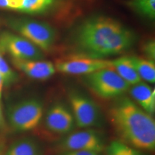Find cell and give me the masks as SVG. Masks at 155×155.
I'll return each mask as SVG.
<instances>
[{
  "mask_svg": "<svg viewBox=\"0 0 155 155\" xmlns=\"http://www.w3.org/2000/svg\"><path fill=\"white\" fill-rule=\"evenodd\" d=\"M106 155H143L138 150L123 142L112 141L106 150Z\"/></svg>",
  "mask_w": 155,
  "mask_h": 155,
  "instance_id": "ac0fdd59",
  "label": "cell"
},
{
  "mask_svg": "<svg viewBox=\"0 0 155 155\" xmlns=\"http://www.w3.org/2000/svg\"><path fill=\"white\" fill-rule=\"evenodd\" d=\"M128 7L136 14L145 18L154 19L155 0H128Z\"/></svg>",
  "mask_w": 155,
  "mask_h": 155,
  "instance_id": "e0dca14e",
  "label": "cell"
},
{
  "mask_svg": "<svg viewBox=\"0 0 155 155\" xmlns=\"http://www.w3.org/2000/svg\"><path fill=\"white\" fill-rule=\"evenodd\" d=\"M57 0H22L18 12L29 15H40L49 11Z\"/></svg>",
  "mask_w": 155,
  "mask_h": 155,
  "instance_id": "2e32d148",
  "label": "cell"
},
{
  "mask_svg": "<svg viewBox=\"0 0 155 155\" xmlns=\"http://www.w3.org/2000/svg\"><path fill=\"white\" fill-rule=\"evenodd\" d=\"M3 86H4V80L2 77L1 75H0V98H1V96H2V91Z\"/></svg>",
  "mask_w": 155,
  "mask_h": 155,
  "instance_id": "cb8c5ba5",
  "label": "cell"
},
{
  "mask_svg": "<svg viewBox=\"0 0 155 155\" xmlns=\"http://www.w3.org/2000/svg\"><path fill=\"white\" fill-rule=\"evenodd\" d=\"M0 51L16 60L40 61L44 58L42 50L23 37L8 31L0 33Z\"/></svg>",
  "mask_w": 155,
  "mask_h": 155,
  "instance_id": "8992f818",
  "label": "cell"
},
{
  "mask_svg": "<svg viewBox=\"0 0 155 155\" xmlns=\"http://www.w3.org/2000/svg\"><path fill=\"white\" fill-rule=\"evenodd\" d=\"M131 96L139 106L147 113L152 115L155 111V91L150 86L139 82L129 88Z\"/></svg>",
  "mask_w": 155,
  "mask_h": 155,
  "instance_id": "7c38bea8",
  "label": "cell"
},
{
  "mask_svg": "<svg viewBox=\"0 0 155 155\" xmlns=\"http://www.w3.org/2000/svg\"><path fill=\"white\" fill-rule=\"evenodd\" d=\"M131 63L141 79H143L150 83L155 82V63L151 60L139 57V56H129Z\"/></svg>",
  "mask_w": 155,
  "mask_h": 155,
  "instance_id": "5bb4252c",
  "label": "cell"
},
{
  "mask_svg": "<svg viewBox=\"0 0 155 155\" xmlns=\"http://www.w3.org/2000/svg\"><path fill=\"white\" fill-rule=\"evenodd\" d=\"M137 40L135 32L112 17L94 16L85 19L74 35L81 55L102 58L121 54Z\"/></svg>",
  "mask_w": 155,
  "mask_h": 155,
  "instance_id": "6da1fadb",
  "label": "cell"
},
{
  "mask_svg": "<svg viewBox=\"0 0 155 155\" xmlns=\"http://www.w3.org/2000/svg\"><path fill=\"white\" fill-rule=\"evenodd\" d=\"M84 81L95 94L106 99L121 96L130 88L112 68L86 75Z\"/></svg>",
  "mask_w": 155,
  "mask_h": 155,
  "instance_id": "277c9868",
  "label": "cell"
},
{
  "mask_svg": "<svg viewBox=\"0 0 155 155\" xmlns=\"http://www.w3.org/2000/svg\"><path fill=\"white\" fill-rule=\"evenodd\" d=\"M5 155H41V149L35 141L24 139L12 144Z\"/></svg>",
  "mask_w": 155,
  "mask_h": 155,
  "instance_id": "9a60e30c",
  "label": "cell"
},
{
  "mask_svg": "<svg viewBox=\"0 0 155 155\" xmlns=\"http://www.w3.org/2000/svg\"><path fill=\"white\" fill-rule=\"evenodd\" d=\"M4 124H5V119H4L2 110L1 102H0V129L3 127Z\"/></svg>",
  "mask_w": 155,
  "mask_h": 155,
  "instance_id": "603a6c76",
  "label": "cell"
},
{
  "mask_svg": "<svg viewBox=\"0 0 155 155\" xmlns=\"http://www.w3.org/2000/svg\"><path fill=\"white\" fill-rule=\"evenodd\" d=\"M74 123L73 114L63 104H55L46 114V127L50 131L58 134L69 133L73 129Z\"/></svg>",
  "mask_w": 155,
  "mask_h": 155,
  "instance_id": "30bf717a",
  "label": "cell"
},
{
  "mask_svg": "<svg viewBox=\"0 0 155 155\" xmlns=\"http://www.w3.org/2000/svg\"><path fill=\"white\" fill-rule=\"evenodd\" d=\"M12 63L17 68L32 79L45 81L49 79L56 72L55 65L50 61H22L13 59Z\"/></svg>",
  "mask_w": 155,
  "mask_h": 155,
  "instance_id": "8fae6325",
  "label": "cell"
},
{
  "mask_svg": "<svg viewBox=\"0 0 155 155\" xmlns=\"http://www.w3.org/2000/svg\"><path fill=\"white\" fill-rule=\"evenodd\" d=\"M0 155H2V154H0Z\"/></svg>",
  "mask_w": 155,
  "mask_h": 155,
  "instance_id": "d4e9b609",
  "label": "cell"
},
{
  "mask_svg": "<svg viewBox=\"0 0 155 155\" xmlns=\"http://www.w3.org/2000/svg\"><path fill=\"white\" fill-rule=\"evenodd\" d=\"M109 116L123 142L138 150H154V119L132 100L120 98L112 106Z\"/></svg>",
  "mask_w": 155,
  "mask_h": 155,
  "instance_id": "7a4b0ae2",
  "label": "cell"
},
{
  "mask_svg": "<svg viewBox=\"0 0 155 155\" xmlns=\"http://www.w3.org/2000/svg\"><path fill=\"white\" fill-rule=\"evenodd\" d=\"M63 155H100V153L92 151L84 150H75V151H66Z\"/></svg>",
  "mask_w": 155,
  "mask_h": 155,
  "instance_id": "7402d4cb",
  "label": "cell"
},
{
  "mask_svg": "<svg viewBox=\"0 0 155 155\" xmlns=\"http://www.w3.org/2000/svg\"><path fill=\"white\" fill-rule=\"evenodd\" d=\"M2 53L0 51V75L4 80V84L9 86L17 81V75L9 66Z\"/></svg>",
  "mask_w": 155,
  "mask_h": 155,
  "instance_id": "d6986e66",
  "label": "cell"
},
{
  "mask_svg": "<svg viewBox=\"0 0 155 155\" xmlns=\"http://www.w3.org/2000/svg\"><path fill=\"white\" fill-rule=\"evenodd\" d=\"M43 116V106L37 99H28L17 103L9 108L8 119L11 127L17 131H29L40 124Z\"/></svg>",
  "mask_w": 155,
  "mask_h": 155,
  "instance_id": "5b68a950",
  "label": "cell"
},
{
  "mask_svg": "<svg viewBox=\"0 0 155 155\" xmlns=\"http://www.w3.org/2000/svg\"><path fill=\"white\" fill-rule=\"evenodd\" d=\"M142 51L146 58L154 61L155 59V42L154 40H149L143 44Z\"/></svg>",
  "mask_w": 155,
  "mask_h": 155,
  "instance_id": "ffe728a7",
  "label": "cell"
},
{
  "mask_svg": "<svg viewBox=\"0 0 155 155\" xmlns=\"http://www.w3.org/2000/svg\"><path fill=\"white\" fill-rule=\"evenodd\" d=\"M56 71L65 74L88 75L108 68H111V61L102 58L78 55L61 59L56 63Z\"/></svg>",
  "mask_w": 155,
  "mask_h": 155,
  "instance_id": "52a82bcc",
  "label": "cell"
},
{
  "mask_svg": "<svg viewBox=\"0 0 155 155\" xmlns=\"http://www.w3.org/2000/svg\"><path fill=\"white\" fill-rule=\"evenodd\" d=\"M21 0H0V9L18 10Z\"/></svg>",
  "mask_w": 155,
  "mask_h": 155,
  "instance_id": "44dd1931",
  "label": "cell"
},
{
  "mask_svg": "<svg viewBox=\"0 0 155 155\" xmlns=\"http://www.w3.org/2000/svg\"><path fill=\"white\" fill-rule=\"evenodd\" d=\"M111 61L112 68L128 84L133 86L141 82V79L131 63L129 56H123Z\"/></svg>",
  "mask_w": 155,
  "mask_h": 155,
  "instance_id": "4fadbf2b",
  "label": "cell"
},
{
  "mask_svg": "<svg viewBox=\"0 0 155 155\" xmlns=\"http://www.w3.org/2000/svg\"><path fill=\"white\" fill-rule=\"evenodd\" d=\"M69 100L73 119L78 127L88 128L98 124L100 112L98 106L92 100L77 92L71 93Z\"/></svg>",
  "mask_w": 155,
  "mask_h": 155,
  "instance_id": "ba28073f",
  "label": "cell"
},
{
  "mask_svg": "<svg viewBox=\"0 0 155 155\" xmlns=\"http://www.w3.org/2000/svg\"><path fill=\"white\" fill-rule=\"evenodd\" d=\"M7 24L42 51H49L55 42V29L45 22L28 18H14L7 19Z\"/></svg>",
  "mask_w": 155,
  "mask_h": 155,
  "instance_id": "3957f363",
  "label": "cell"
},
{
  "mask_svg": "<svg viewBox=\"0 0 155 155\" xmlns=\"http://www.w3.org/2000/svg\"><path fill=\"white\" fill-rule=\"evenodd\" d=\"M62 146L67 151L84 150L101 153L104 149V143L96 131L83 130L68 136L62 142Z\"/></svg>",
  "mask_w": 155,
  "mask_h": 155,
  "instance_id": "9c48e42d",
  "label": "cell"
}]
</instances>
